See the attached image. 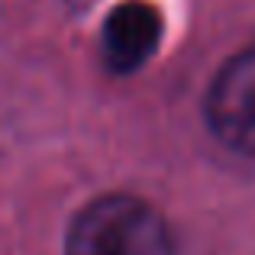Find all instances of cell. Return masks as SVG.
I'll return each instance as SVG.
<instances>
[{
	"instance_id": "obj_3",
	"label": "cell",
	"mask_w": 255,
	"mask_h": 255,
	"mask_svg": "<svg viewBox=\"0 0 255 255\" xmlns=\"http://www.w3.org/2000/svg\"><path fill=\"white\" fill-rule=\"evenodd\" d=\"M165 19L152 0H120L104 19L100 55L113 75L139 71L162 45Z\"/></svg>"
},
{
	"instance_id": "obj_2",
	"label": "cell",
	"mask_w": 255,
	"mask_h": 255,
	"mask_svg": "<svg viewBox=\"0 0 255 255\" xmlns=\"http://www.w3.org/2000/svg\"><path fill=\"white\" fill-rule=\"evenodd\" d=\"M207 123L223 145L255 155V45L236 52L210 81Z\"/></svg>"
},
{
	"instance_id": "obj_1",
	"label": "cell",
	"mask_w": 255,
	"mask_h": 255,
	"mask_svg": "<svg viewBox=\"0 0 255 255\" xmlns=\"http://www.w3.org/2000/svg\"><path fill=\"white\" fill-rule=\"evenodd\" d=\"M65 255H174V239L152 204L129 194H107L75 217Z\"/></svg>"
}]
</instances>
